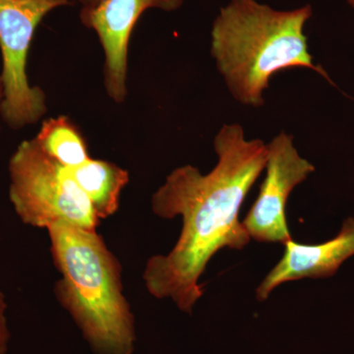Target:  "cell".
I'll list each match as a JSON object with an SVG mask.
<instances>
[{"instance_id": "13", "label": "cell", "mask_w": 354, "mask_h": 354, "mask_svg": "<svg viewBox=\"0 0 354 354\" xmlns=\"http://www.w3.org/2000/svg\"><path fill=\"white\" fill-rule=\"evenodd\" d=\"M4 97V87L3 81H2L1 73H0V111H1L2 102H3ZM1 118V116H0Z\"/></svg>"}, {"instance_id": "2", "label": "cell", "mask_w": 354, "mask_h": 354, "mask_svg": "<svg viewBox=\"0 0 354 354\" xmlns=\"http://www.w3.org/2000/svg\"><path fill=\"white\" fill-rule=\"evenodd\" d=\"M312 14L310 6L281 11L256 0H230L221 7L212 27L211 53L237 102L260 108L272 77L297 67L334 84L309 53L304 27Z\"/></svg>"}, {"instance_id": "4", "label": "cell", "mask_w": 354, "mask_h": 354, "mask_svg": "<svg viewBox=\"0 0 354 354\" xmlns=\"http://www.w3.org/2000/svg\"><path fill=\"white\" fill-rule=\"evenodd\" d=\"M9 199L26 225L48 228L65 221L95 230L100 218L66 167L41 150L36 139L25 140L9 162Z\"/></svg>"}, {"instance_id": "8", "label": "cell", "mask_w": 354, "mask_h": 354, "mask_svg": "<svg viewBox=\"0 0 354 354\" xmlns=\"http://www.w3.org/2000/svg\"><path fill=\"white\" fill-rule=\"evenodd\" d=\"M285 253L256 290L264 301L274 288L288 281L302 279H326L335 276L342 263L354 255V218H346L334 239L310 245L286 241Z\"/></svg>"}, {"instance_id": "14", "label": "cell", "mask_w": 354, "mask_h": 354, "mask_svg": "<svg viewBox=\"0 0 354 354\" xmlns=\"http://www.w3.org/2000/svg\"><path fill=\"white\" fill-rule=\"evenodd\" d=\"M349 6L353 7L354 9V0H346Z\"/></svg>"}, {"instance_id": "5", "label": "cell", "mask_w": 354, "mask_h": 354, "mask_svg": "<svg viewBox=\"0 0 354 354\" xmlns=\"http://www.w3.org/2000/svg\"><path fill=\"white\" fill-rule=\"evenodd\" d=\"M74 0H0V51L4 97L0 116L13 130L36 124L48 111L46 95L32 86L27 62L35 32L44 18Z\"/></svg>"}, {"instance_id": "10", "label": "cell", "mask_w": 354, "mask_h": 354, "mask_svg": "<svg viewBox=\"0 0 354 354\" xmlns=\"http://www.w3.org/2000/svg\"><path fill=\"white\" fill-rule=\"evenodd\" d=\"M35 139L46 155L66 169L78 167L92 158L82 133L67 116L44 120Z\"/></svg>"}, {"instance_id": "12", "label": "cell", "mask_w": 354, "mask_h": 354, "mask_svg": "<svg viewBox=\"0 0 354 354\" xmlns=\"http://www.w3.org/2000/svg\"><path fill=\"white\" fill-rule=\"evenodd\" d=\"M74 1H77L80 4V11H87L90 10V9L95 8L97 6H99L102 0H74Z\"/></svg>"}, {"instance_id": "3", "label": "cell", "mask_w": 354, "mask_h": 354, "mask_svg": "<svg viewBox=\"0 0 354 354\" xmlns=\"http://www.w3.org/2000/svg\"><path fill=\"white\" fill-rule=\"evenodd\" d=\"M53 263L62 278L55 285L60 304L71 314L97 354H132L134 318L123 295L121 266L95 230L65 221L46 228Z\"/></svg>"}, {"instance_id": "9", "label": "cell", "mask_w": 354, "mask_h": 354, "mask_svg": "<svg viewBox=\"0 0 354 354\" xmlns=\"http://www.w3.org/2000/svg\"><path fill=\"white\" fill-rule=\"evenodd\" d=\"M67 171L90 200L100 220L118 211L121 192L129 183L127 171L113 162L94 158Z\"/></svg>"}, {"instance_id": "7", "label": "cell", "mask_w": 354, "mask_h": 354, "mask_svg": "<svg viewBox=\"0 0 354 354\" xmlns=\"http://www.w3.org/2000/svg\"><path fill=\"white\" fill-rule=\"evenodd\" d=\"M184 0H102L80 11V20L97 34L104 53V81L106 94L121 104L127 97L128 48L133 30L149 9L172 12Z\"/></svg>"}, {"instance_id": "6", "label": "cell", "mask_w": 354, "mask_h": 354, "mask_svg": "<svg viewBox=\"0 0 354 354\" xmlns=\"http://www.w3.org/2000/svg\"><path fill=\"white\" fill-rule=\"evenodd\" d=\"M265 169L259 194L242 223L250 239L283 245L291 239L286 214L288 197L315 167L298 153L292 135L283 131L268 144Z\"/></svg>"}, {"instance_id": "11", "label": "cell", "mask_w": 354, "mask_h": 354, "mask_svg": "<svg viewBox=\"0 0 354 354\" xmlns=\"http://www.w3.org/2000/svg\"><path fill=\"white\" fill-rule=\"evenodd\" d=\"M7 308L3 293L0 292V354H6L9 341V332L7 329L6 318L4 312Z\"/></svg>"}, {"instance_id": "1", "label": "cell", "mask_w": 354, "mask_h": 354, "mask_svg": "<svg viewBox=\"0 0 354 354\" xmlns=\"http://www.w3.org/2000/svg\"><path fill=\"white\" fill-rule=\"evenodd\" d=\"M214 147L218 164L213 171L202 174L191 165L177 167L152 198L156 215L180 216L183 225L171 252L147 262L146 288L188 314L204 292L199 279L211 258L223 248L241 250L250 241L239 213L268 158V144L246 139L237 123L223 125Z\"/></svg>"}]
</instances>
